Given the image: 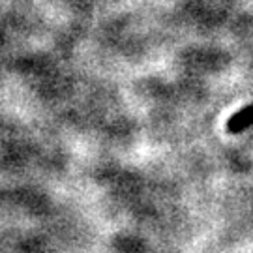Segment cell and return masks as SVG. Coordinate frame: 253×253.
<instances>
[{
	"label": "cell",
	"mask_w": 253,
	"mask_h": 253,
	"mask_svg": "<svg viewBox=\"0 0 253 253\" xmlns=\"http://www.w3.org/2000/svg\"><path fill=\"white\" fill-rule=\"evenodd\" d=\"M252 124H253V105H248V107L240 109L238 113H235L233 117L227 120V131L236 135V133H242L244 129H248Z\"/></svg>",
	"instance_id": "1"
}]
</instances>
